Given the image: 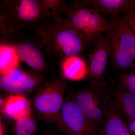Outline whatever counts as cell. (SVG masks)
I'll return each instance as SVG.
<instances>
[{"instance_id": "obj_20", "label": "cell", "mask_w": 135, "mask_h": 135, "mask_svg": "<svg viewBox=\"0 0 135 135\" xmlns=\"http://www.w3.org/2000/svg\"><path fill=\"white\" fill-rule=\"evenodd\" d=\"M122 19L127 25L135 36V8L123 14Z\"/></svg>"}, {"instance_id": "obj_4", "label": "cell", "mask_w": 135, "mask_h": 135, "mask_svg": "<svg viewBox=\"0 0 135 135\" xmlns=\"http://www.w3.org/2000/svg\"><path fill=\"white\" fill-rule=\"evenodd\" d=\"M72 96L98 131L113 104V94L104 82L90 83L88 86L78 90Z\"/></svg>"}, {"instance_id": "obj_9", "label": "cell", "mask_w": 135, "mask_h": 135, "mask_svg": "<svg viewBox=\"0 0 135 135\" xmlns=\"http://www.w3.org/2000/svg\"><path fill=\"white\" fill-rule=\"evenodd\" d=\"M96 41L88 65L87 76L90 80V83L103 81L107 63L110 58V42L107 35H104L102 34Z\"/></svg>"}, {"instance_id": "obj_12", "label": "cell", "mask_w": 135, "mask_h": 135, "mask_svg": "<svg viewBox=\"0 0 135 135\" xmlns=\"http://www.w3.org/2000/svg\"><path fill=\"white\" fill-rule=\"evenodd\" d=\"M84 4L92 6L99 12L110 15L112 18L119 17L135 8V0H91L83 1Z\"/></svg>"}, {"instance_id": "obj_11", "label": "cell", "mask_w": 135, "mask_h": 135, "mask_svg": "<svg viewBox=\"0 0 135 135\" xmlns=\"http://www.w3.org/2000/svg\"><path fill=\"white\" fill-rule=\"evenodd\" d=\"M1 113L17 120L32 114L31 103L23 94H11L6 97Z\"/></svg>"}, {"instance_id": "obj_23", "label": "cell", "mask_w": 135, "mask_h": 135, "mask_svg": "<svg viewBox=\"0 0 135 135\" xmlns=\"http://www.w3.org/2000/svg\"><path fill=\"white\" fill-rule=\"evenodd\" d=\"M5 99L6 97H3L1 95L0 97V110L1 112L2 111L3 107H4V105H5Z\"/></svg>"}, {"instance_id": "obj_16", "label": "cell", "mask_w": 135, "mask_h": 135, "mask_svg": "<svg viewBox=\"0 0 135 135\" xmlns=\"http://www.w3.org/2000/svg\"><path fill=\"white\" fill-rule=\"evenodd\" d=\"M18 56L15 49L8 44L2 43L0 49L1 75L7 73L18 67Z\"/></svg>"}, {"instance_id": "obj_13", "label": "cell", "mask_w": 135, "mask_h": 135, "mask_svg": "<svg viewBox=\"0 0 135 135\" xmlns=\"http://www.w3.org/2000/svg\"><path fill=\"white\" fill-rule=\"evenodd\" d=\"M97 135H133L125 120L113 104Z\"/></svg>"}, {"instance_id": "obj_24", "label": "cell", "mask_w": 135, "mask_h": 135, "mask_svg": "<svg viewBox=\"0 0 135 135\" xmlns=\"http://www.w3.org/2000/svg\"><path fill=\"white\" fill-rule=\"evenodd\" d=\"M44 135H55L53 134H51V133H47V134H45Z\"/></svg>"}, {"instance_id": "obj_3", "label": "cell", "mask_w": 135, "mask_h": 135, "mask_svg": "<svg viewBox=\"0 0 135 135\" xmlns=\"http://www.w3.org/2000/svg\"><path fill=\"white\" fill-rule=\"evenodd\" d=\"M62 14L87 44L96 40L103 33L110 30V22L96 8L85 5L83 1L75 2L71 6L66 4Z\"/></svg>"}, {"instance_id": "obj_8", "label": "cell", "mask_w": 135, "mask_h": 135, "mask_svg": "<svg viewBox=\"0 0 135 135\" xmlns=\"http://www.w3.org/2000/svg\"><path fill=\"white\" fill-rule=\"evenodd\" d=\"M43 76L31 73L17 67L1 75L0 88L3 91L13 94H23L31 92L42 82Z\"/></svg>"}, {"instance_id": "obj_18", "label": "cell", "mask_w": 135, "mask_h": 135, "mask_svg": "<svg viewBox=\"0 0 135 135\" xmlns=\"http://www.w3.org/2000/svg\"><path fill=\"white\" fill-rule=\"evenodd\" d=\"M41 2L46 17H51L53 18L60 16L66 5L64 1L42 0Z\"/></svg>"}, {"instance_id": "obj_19", "label": "cell", "mask_w": 135, "mask_h": 135, "mask_svg": "<svg viewBox=\"0 0 135 135\" xmlns=\"http://www.w3.org/2000/svg\"><path fill=\"white\" fill-rule=\"evenodd\" d=\"M119 87L135 95V69L122 73L118 77Z\"/></svg>"}, {"instance_id": "obj_7", "label": "cell", "mask_w": 135, "mask_h": 135, "mask_svg": "<svg viewBox=\"0 0 135 135\" xmlns=\"http://www.w3.org/2000/svg\"><path fill=\"white\" fill-rule=\"evenodd\" d=\"M57 125L67 135H97L98 131L72 96L65 99Z\"/></svg>"}, {"instance_id": "obj_1", "label": "cell", "mask_w": 135, "mask_h": 135, "mask_svg": "<svg viewBox=\"0 0 135 135\" xmlns=\"http://www.w3.org/2000/svg\"><path fill=\"white\" fill-rule=\"evenodd\" d=\"M36 32L46 51L63 59L79 56L87 44L67 20L60 16L53 18L51 23L39 27Z\"/></svg>"}, {"instance_id": "obj_17", "label": "cell", "mask_w": 135, "mask_h": 135, "mask_svg": "<svg viewBox=\"0 0 135 135\" xmlns=\"http://www.w3.org/2000/svg\"><path fill=\"white\" fill-rule=\"evenodd\" d=\"M37 129V122L32 114L16 120L13 128L15 135H35Z\"/></svg>"}, {"instance_id": "obj_14", "label": "cell", "mask_w": 135, "mask_h": 135, "mask_svg": "<svg viewBox=\"0 0 135 135\" xmlns=\"http://www.w3.org/2000/svg\"><path fill=\"white\" fill-rule=\"evenodd\" d=\"M113 105L127 123L135 120V95L119 87L113 93Z\"/></svg>"}, {"instance_id": "obj_2", "label": "cell", "mask_w": 135, "mask_h": 135, "mask_svg": "<svg viewBox=\"0 0 135 135\" xmlns=\"http://www.w3.org/2000/svg\"><path fill=\"white\" fill-rule=\"evenodd\" d=\"M1 3V34L4 41L15 38L20 30L47 17L41 1H4Z\"/></svg>"}, {"instance_id": "obj_22", "label": "cell", "mask_w": 135, "mask_h": 135, "mask_svg": "<svg viewBox=\"0 0 135 135\" xmlns=\"http://www.w3.org/2000/svg\"><path fill=\"white\" fill-rule=\"evenodd\" d=\"M129 129L133 135H135V120L127 123Z\"/></svg>"}, {"instance_id": "obj_6", "label": "cell", "mask_w": 135, "mask_h": 135, "mask_svg": "<svg viewBox=\"0 0 135 135\" xmlns=\"http://www.w3.org/2000/svg\"><path fill=\"white\" fill-rule=\"evenodd\" d=\"M66 85L60 79L50 80L38 90L33 101L40 119L57 125L64 103Z\"/></svg>"}, {"instance_id": "obj_15", "label": "cell", "mask_w": 135, "mask_h": 135, "mask_svg": "<svg viewBox=\"0 0 135 135\" xmlns=\"http://www.w3.org/2000/svg\"><path fill=\"white\" fill-rule=\"evenodd\" d=\"M63 76L70 80H80L88 75V65L79 56L63 59L61 64Z\"/></svg>"}, {"instance_id": "obj_21", "label": "cell", "mask_w": 135, "mask_h": 135, "mask_svg": "<svg viewBox=\"0 0 135 135\" xmlns=\"http://www.w3.org/2000/svg\"><path fill=\"white\" fill-rule=\"evenodd\" d=\"M0 135H8L7 127L1 115L0 116Z\"/></svg>"}, {"instance_id": "obj_5", "label": "cell", "mask_w": 135, "mask_h": 135, "mask_svg": "<svg viewBox=\"0 0 135 135\" xmlns=\"http://www.w3.org/2000/svg\"><path fill=\"white\" fill-rule=\"evenodd\" d=\"M110 30L105 33L111 45L113 65L120 71L135 69V36L119 17L112 18Z\"/></svg>"}, {"instance_id": "obj_10", "label": "cell", "mask_w": 135, "mask_h": 135, "mask_svg": "<svg viewBox=\"0 0 135 135\" xmlns=\"http://www.w3.org/2000/svg\"><path fill=\"white\" fill-rule=\"evenodd\" d=\"M3 43L15 49L18 57L35 71H41L46 66L43 53L38 44L28 40H11Z\"/></svg>"}]
</instances>
